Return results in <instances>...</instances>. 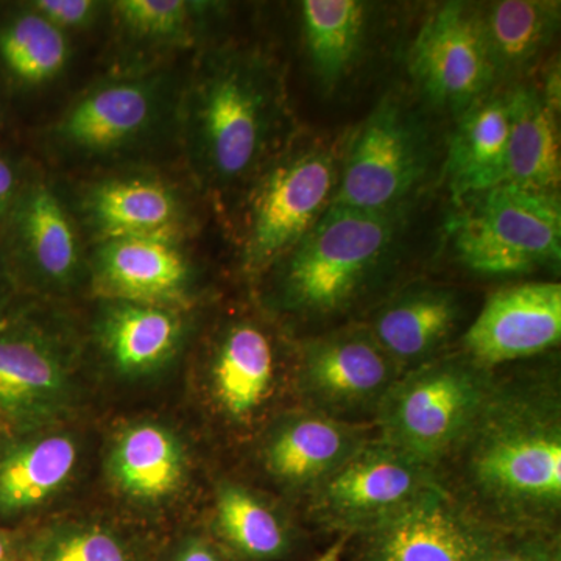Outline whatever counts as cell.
Masks as SVG:
<instances>
[{"label": "cell", "mask_w": 561, "mask_h": 561, "mask_svg": "<svg viewBox=\"0 0 561 561\" xmlns=\"http://www.w3.org/2000/svg\"><path fill=\"white\" fill-rule=\"evenodd\" d=\"M435 472L443 491L486 529L560 530L556 371L496 370L470 430Z\"/></svg>", "instance_id": "1"}, {"label": "cell", "mask_w": 561, "mask_h": 561, "mask_svg": "<svg viewBox=\"0 0 561 561\" xmlns=\"http://www.w3.org/2000/svg\"><path fill=\"white\" fill-rule=\"evenodd\" d=\"M289 110L278 69L247 50L202 62L184 101L192 169L213 190H230L260 172L284 135Z\"/></svg>", "instance_id": "2"}, {"label": "cell", "mask_w": 561, "mask_h": 561, "mask_svg": "<svg viewBox=\"0 0 561 561\" xmlns=\"http://www.w3.org/2000/svg\"><path fill=\"white\" fill-rule=\"evenodd\" d=\"M404 219L405 209L370 213L331 203L273 265L278 311L308 328L306 335L345 324L389 271Z\"/></svg>", "instance_id": "3"}, {"label": "cell", "mask_w": 561, "mask_h": 561, "mask_svg": "<svg viewBox=\"0 0 561 561\" xmlns=\"http://www.w3.org/2000/svg\"><path fill=\"white\" fill-rule=\"evenodd\" d=\"M446 236L457 262L483 276H522L561 261L557 192L500 184L457 201Z\"/></svg>", "instance_id": "4"}, {"label": "cell", "mask_w": 561, "mask_h": 561, "mask_svg": "<svg viewBox=\"0 0 561 561\" xmlns=\"http://www.w3.org/2000/svg\"><path fill=\"white\" fill-rule=\"evenodd\" d=\"M496 371L459 348L404 373L375 421L383 442L413 459L440 467L489 398Z\"/></svg>", "instance_id": "5"}, {"label": "cell", "mask_w": 561, "mask_h": 561, "mask_svg": "<svg viewBox=\"0 0 561 561\" xmlns=\"http://www.w3.org/2000/svg\"><path fill=\"white\" fill-rule=\"evenodd\" d=\"M440 490L434 468L375 434L300 505L313 529L353 540Z\"/></svg>", "instance_id": "6"}, {"label": "cell", "mask_w": 561, "mask_h": 561, "mask_svg": "<svg viewBox=\"0 0 561 561\" xmlns=\"http://www.w3.org/2000/svg\"><path fill=\"white\" fill-rule=\"evenodd\" d=\"M401 375L364 321L306 335L295 345L297 405L343 423L375 426Z\"/></svg>", "instance_id": "7"}, {"label": "cell", "mask_w": 561, "mask_h": 561, "mask_svg": "<svg viewBox=\"0 0 561 561\" xmlns=\"http://www.w3.org/2000/svg\"><path fill=\"white\" fill-rule=\"evenodd\" d=\"M430 162L419 117L398 99H382L350 140L331 203L370 213L405 209Z\"/></svg>", "instance_id": "8"}, {"label": "cell", "mask_w": 561, "mask_h": 561, "mask_svg": "<svg viewBox=\"0 0 561 561\" xmlns=\"http://www.w3.org/2000/svg\"><path fill=\"white\" fill-rule=\"evenodd\" d=\"M331 147H300L273 161L251 191L243 261L251 272L271 268L330 208L337 187Z\"/></svg>", "instance_id": "9"}, {"label": "cell", "mask_w": 561, "mask_h": 561, "mask_svg": "<svg viewBox=\"0 0 561 561\" xmlns=\"http://www.w3.org/2000/svg\"><path fill=\"white\" fill-rule=\"evenodd\" d=\"M411 73L426 101L459 117L496 81L479 7L446 2L432 11L413 41Z\"/></svg>", "instance_id": "10"}, {"label": "cell", "mask_w": 561, "mask_h": 561, "mask_svg": "<svg viewBox=\"0 0 561 561\" xmlns=\"http://www.w3.org/2000/svg\"><path fill=\"white\" fill-rule=\"evenodd\" d=\"M284 357L271 330L256 320H232L221 330L210 351L208 390L214 411L231 430L260 426L284 390L295 393V364Z\"/></svg>", "instance_id": "11"}, {"label": "cell", "mask_w": 561, "mask_h": 561, "mask_svg": "<svg viewBox=\"0 0 561 561\" xmlns=\"http://www.w3.org/2000/svg\"><path fill=\"white\" fill-rule=\"evenodd\" d=\"M375 434V426L343 423L294 405L262 432L261 467L287 496L301 504Z\"/></svg>", "instance_id": "12"}, {"label": "cell", "mask_w": 561, "mask_h": 561, "mask_svg": "<svg viewBox=\"0 0 561 561\" xmlns=\"http://www.w3.org/2000/svg\"><path fill=\"white\" fill-rule=\"evenodd\" d=\"M561 341V284L534 280L502 287L459 339V350L489 370L540 356Z\"/></svg>", "instance_id": "13"}, {"label": "cell", "mask_w": 561, "mask_h": 561, "mask_svg": "<svg viewBox=\"0 0 561 561\" xmlns=\"http://www.w3.org/2000/svg\"><path fill=\"white\" fill-rule=\"evenodd\" d=\"M494 531L445 491L350 540L351 561H481Z\"/></svg>", "instance_id": "14"}, {"label": "cell", "mask_w": 561, "mask_h": 561, "mask_svg": "<svg viewBox=\"0 0 561 561\" xmlns=\"http://www.w3.org/2000/svg\"><path fill=\"white\" fill-rule=\"evenodd\" d=\"M165 106L162 77L106 81L77 99L55 125V140L73 153H117L146 138Z\"/></svg>", "instance_id": "15"}, {"label": "cell", "mask_w": 561, "mask_h": 561, "mask_svg": "<svg viewBox=\"0 0 561 561\" xmlns=\"http://www.w3.org/2000/svg\"><path fill=\"white\" fill-rule=\"evenodd\" d=\"M72 401V376L60 348L38 331L0 328V427L49 426Z\"/></svg>", "instance_id": "16"}, {"label": "cell", "mask_w": 561, "mask_h": 561, "mask_svg": "<svg viewBox=\"0 0 561 561\" xmlns=\"http://www.w3.org/2000/svg\"><path fill=\"white\" fill-rule=\"evenodd\" d=\"M362 321L404 375L451 351L465 321L463 295L454 287L413 284L383 298Z\"/></svg>", "instance_id": "17"}, {"label": "cell", "mask_w": 561, "mask_h": 561, "mask_svg": "<svg viewBox=\"0 0 561 561\" xmlns=\"http://www.w3.org/2000/svg\"><path fill=\"white\" fill-rule=\"evenodd\" d=\"M95 279L114 300L164 306L190 286L186 256L172 236L103 241L95 253Z\"/></svg>", "instance_id": "18"}, {"label": "cell", "mask_w": 561, "mask_h": 561, "mask_svg": "<svg viewBox=\"0 0 561 561\" xmlns=\"http://www.w3.org/2000/svg\"><path fill=\"white\" fill-rule=\"evenodd\" d=\"M79 443L68 434L22 435L0 446V518L43 507L65 489L79 463Z\"/></svg>", "instance_id": "19"}, {"label": "cell", "mask_w": 561, "mask_h": 561, "mask_svg": "<svg viewBox=\"0 0 561 561\" xmlns=\"http://www.w3.org/2000/svg\"><path fill=\"white\" fill-rule=\"evenodd\" d=\"M10 217L18 249L33 275L50 289H69L79 278L81 249L60 197L46 184H35L22 190Z\"/></svg>", "instance_id": "20"}, {"label": "cell", "mask_w": 561, "mask_h": 561, "mask_svg": "<svg viewBox=\"0 0 561 561\" xmlns=\"http://www.w3.org/2000/svg\"><path fill=\"white\" fill-rule=\"evenodd\" d=\"M508 133V91L486 94L457 117L446 160L454 201L505 183Z\"/></svg>", "instance_id": "21"}, {"label": "cell", "mask_w": 561, "mask_h": 561, "mask_svg": "<svg viewBox=\"0 0 561 561\" xmlns=\"http://www.w3.org/2000/svg\"><path fill=\"white\" fill-rule=\"evenodd\" d=\"M214 537L225 559L283 561L294 552L298 531L278 505L243 483L225 481L216 491Z\"/></svg>", "instance_id": "22"}, {"label": "cell", "mask_w": 561, "mask_h": 561, "mask_svg": "<svg viewBox=\"0 0 561 561\" xmlns=\"http://www.w3.org/2000/svg\"><path fill=\"white\" fill-rule=\"evenodd\" d=\"M84 213L103 239L171 236L181 217L175 192L153 179L131 176L95 184L84 198Z\"/></svg>", "instance_id": "23"}, {"label": "cell", "mask_w": 561, "mask_h": 561, "mask_svg": "<svg viewBox=\"0 0 561 561\" xmlns=\"http://www.w3.org/2000/svg\"><path fill=\"white\" fill-rule=\"evenodd\" d=\"M505 183L524 190L556 192L560 183V139L557 113L535 87L508 91Z\"/></svg>", "instance_id": "24"}, {"label": "cell", "mask_w": 561, "mask_h": 561, "mask_svg": "<svg viewBox=\"0 0 561 561\" xmlns=\"http://www.w3.org/2000/svg\"><path fill=\"white\" fill-rule=\"evenodd\" d=\"M183 323L164 306L114 300L99 321L103 350L117 370L146 375L164 365L179 348Z\"/></svg>", "instance_id": "25"}, {"label": "cell", "mask_w": 561, "mask_h": 561, "mask_svg": "<svg viewBox=\"0 0 561 561\" xmlns=\"http://www.w3.org/2000/svg\"><path fill=\"white\" fill-rule=\"evenodd\" d=\"M110 474L133 500L158 502L183 485L186 456L171 431L160 424H136L117 438L110 456Z\"/></svg>", "instance_id": "26"}, {"label": "cell", "mask_w": 561, "mask_h": 561, "mask_svg": "<svg viewBox=\"0 0 561 561\" xmlns=\"http://www.w3.org/2000/svg\"><path fill=\"white\" fill-rule=\"evenodd\" d=\"M483 38L496 80L529 69L551 46L560 25V2L501 0L479 7Z\"/></svg>", "instance_id": "27"}, {"label": "cell", "mask_w": 561, "mask_h": 561, "mask_svg": "<svg viewBox=\"0 0 561 561\" xmlns=\"http://www.w3.org/2000/svg\"><path fill=\"white\" fill-rule=\"evenodd\" d=\"M306 50L317 80L335 90L356 66L368 25L367 3L357 0H306L301 2Z\"/></svg>", "instance_id": "28"}, {"label": "cell", "mask_w": 561, "mask_h": 561, "mask_svg": "<svg viewBox=\"0 0 561 561\" xmlns=\"http://www.w3.org/2000/svg\"><path fill=\"white\" fill-rule=\"evenodd\" d=\"M69 55L66 32L32 9L0 27V60L22 83L36 87L57 79Z\"/></svg>", "instance_id": "29"}, {"label": "cell", "mask_w": 561, "mask_h": 561, "mask_svg": "<svg viewBox=\"0 0 561 561\" xmlns=\"http://www.w3.org/2000/svg\"><path fill=\"white\" fill-rule=\"evenodd\" d=\"M27 561H136L119 535L94 524H68L33 541Z\"/></svg>", "instance_id": "30"}, {"label": "cell", "mask_w": 561, "mask_h": 561, "mask_svg": "<svg viewBox=\"0 0 561 561\" xmlns=\"http://www.w3.org/2000/svg\"><path fill=\"white\" fill-rule=\"evenodd\" d=\"M198 3L184 0H121L114 11L133 35L151 41H179L191 32Z\"/></svg>", "instance_id": "31"}, {"label": "cell", "mask_w": 561, "mask_h": 561, "mask_svg": "<svg viewBox=\"0 0 561 561\" xmlns=\"http://www.w3.org/2000/svg\"><path fill=\"white\" fill-rule=\"evenodd\" d=\"M481 561H561L560 530L494 531Z\"/></svg>", "instance_id": "32"}, {"label": "cell", "mask_w": 561, "mask_h": 561, "mask_svg": "<svg viewBox=\"0 0 561 561\" xmlns=\"http://www.w3.org/2000/svg\"><path fill=\"white\" fill-rule=\"evenodd\" d=\"M31 9L66 32L91 25L98 18L101 3L94 0H36Z\"/></svg>", "instance_id": "33"}, {"label": "cell", "mask_w": 561, "mask_h": 561, "mask_svg": "<svg viewBox=\"0 0 561 561\" xmlns=\"http://www.w3.org/2000/svg\"><path fill=\"white\" fill-rule=\"evenodd\" d=\"M22 192L20 169L0 154V220L10 217Z\"/></svg>", "instance_id": "34"}, {"label": "cell", "mask_w": 561, "mask_h": 561, "mask_svg": "<svg viewBox=\"0 0 561 561\" xmlns=\"http://www.w3.org/2000/svg\"><path fill=\"white\" fill-rule=\"evenodd\" d=\"M172 561H227L216 542L206 538H191L184 541Z\"/></svg>", "instance_id": "35"}, {"label": "cell", "mask_w": 561, "mask_h": 561, "mask_svg": "<svg viewBox=\"0 0 561 561\" xmlns=\"http://www.w3.org/2000/svg\"><path fill=\"white\" fill-rule=\"evenodd\" d=\"M350 540L351 538L348 537L335 538L330 548H328L327 551L321 552L320 556L312 561H346Z\"/></svg>", "instance_id": "36"}, {"label": "cell", "mask_w": 561, "mask_h": 561, "mask_svg": "<svg viewBox=\"0 0 561 561\" xmlns=\"http://www.w3.org/2000/svg\"><path fill=\"white\" fill-rule=\"evenodd\" d=\"M16 559V545L9 535L0 530V561H14Z\"/></svg>", "instance_id": "37"}, {"label": "cell", "mask_w": 561, "mask_h": 561, "mask_svg": "<svg viewBox=\"0 0 561 561\" xmlns=\"http://www.w3.org/2000/svg\"><path fill=\"white\" fill-rule=\"evenodd\" d=\"M10 279L9 272H7L5 262L0 256V306L5 301L7 295H9Z\"/></svg>", "instance_id": "38"}]
</instances>
